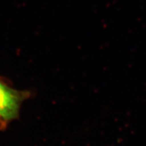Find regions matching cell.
<instances>
[{"mask_svg":"<svg viewBox=\"0 0 146 146\" xmlns=\"http://www.w3.org/2000/svg\"><path fill=\"white\" fill-rule=\"evenodd\" d=\"M30 96V92L19 91L10 87L7 83L0 80V121L2 124L19 117L23 102Z\"/></svg>","mask_w":146,"mask_h":146,"instance_id":"cell-1","label":"cell"}]
</instances>
